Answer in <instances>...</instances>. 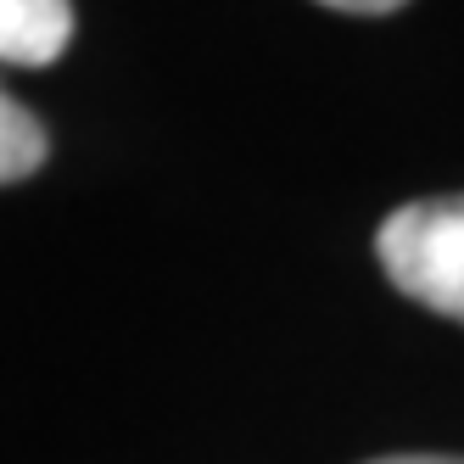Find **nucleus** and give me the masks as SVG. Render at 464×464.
<instances>
[{
  "label": "nucleus",
  "instance_id": "5",
  "mask_svg": "<svg viewBox=\"0 0 464 464\" xmlns=\"http://www.w3.org/2000/svg\"><path fill=\"white\" fill-rule=\"evenodd\" d=\"M370 464H464V459H453V453H386Z\"/></svg>",
  "mask_w": 464,
  "mask_h": 464
},
{
  "label": "nucleus",
  "instance_id": "2",
  "mask_svg": "<svg viewBox=\"0 0 464 464\" xmlns=\"http://www.w3.org/2000/svg\"><path fill=\"white\" fill-rule=\"evenodd\" d=\"M73 40V0H0V68H51Z\"/></svg>",
  "mask_w": 464,
  "mask_h": 464
},
{
  "label": "nucleus",
  "instance_id": "3",
  "mask_svg": "<svg viewBox=\"0 0 464 464\" xmlns=\"http://www.w3.org/2000/svg\"><path fill=\"white\" fill-rule=\"evenodd\" d=\"M45 157H51L45 123L28 112L6 84H0V185H17L28 174H40Z\"/></svg>",
  "mask_w": 464,
  "mask_h": 464
},
{
  "label": "nucleus",
  "instance_id": "1",
  "mask_svg": "<svg viewBox=\"0 0 464 464\" xmlns=\"http://www.w3.org/2000/svg\"><path fill=\"white\" fill-rule=\"evenodd\" d=\"M375 252L403 296L464 324V196H425L386 213Z\"/></svg>",
  "mask_w": 464,
  "mask_h": 464
},
{
  "label": "nucleus",
  "instance_id": "4",
  "mask_svg": "<svg viewBox=\"0 0 464 464\" xmlns=\"http://www.w3.org/2000/svg\"><path fill=\"white\" fill-rule=\"evenodd\" d=\"M319 6H330V12H358V17H386L397 6H409V0H319Z\"/></svg>",
  "mask_w": 464,
  "mask_h": 464
}]
</instances>
